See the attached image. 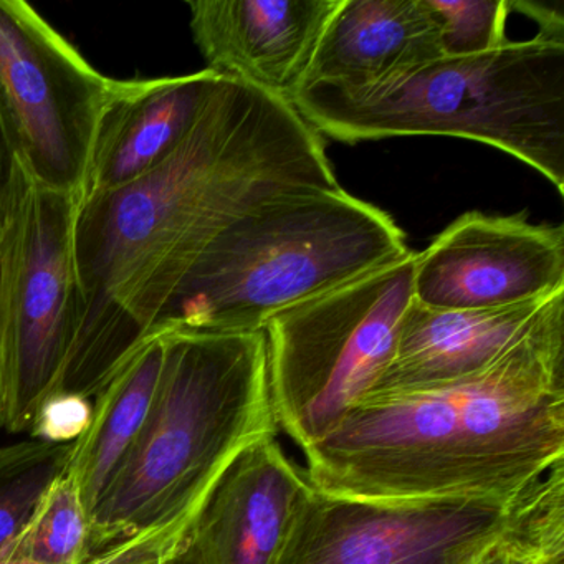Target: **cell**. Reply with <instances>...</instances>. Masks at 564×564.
<instances>
[{
    "label": "cell",
    "mask_w": 564,
    "mask_h": 564,
    "mask_svg": "<svg viewBox=\"0 0 564 564\" xmlns=\"http://www.w3.org/2000/svg\"><path fill=\"white\" fill-rule=\"evenodd\" d=\"M167 564H183V563H181L180 556H177V554H176V556H174L173 560H171L170 563H167Z\"/></svg>",
    "instance_id": "obj_24"
},
{
    "label": "cell",
    "mask_w": 564,
    "mask_h": 564,
    "mask_svg": "<svg viewBox=\"0 0 564 564\" xmlns=\"http://www.w3.org/2000/svg\"><path fill=\"white\" fill-rule=\"evenodd\" d=\"M551 296L484 310L427 308L412 300L394 358L366 395L417 391L478 375L523 338Z\"/></svg>",
    "instance_id": "obj_15"
},
{
    "label": "cell",
    "mask_w": 564,
    "mask_h": 564,
    "mask_svg": "<svg viewBox=\"0 0 564 564\" xmlns=\"http://www.w3.org/2000/svg\"><path fill=\"white\" fill-rule=\"evenodd\" d=\"M163 329L166 349L153 404L90 513L91 560L196 518L237 457L279 432L262 332Z\"/></svg>",
    "instance_id": "obj_3"
},
{
    "label": "cell",
    "mask_w": 564,
    "mask_h": 564,
    "mask_svg": "<svg viewBox=\"0 0 564 564\" xmlns=\"http://www.w3.org/2000/svg\"><path fill=\"white\" fill-rule=\"evenodd\" d=\"M78 200L29 180L0 227V329L9 432L32 431L54 398L77 325Z\"/></svg>",
    "instance_id": "obj_7"
},
{
    "label": "cell",
    "mask_w": 564,
    "mask_h": 564,
    "mask_svg": "<svg viewBox=\"0 0 564 564\" xmlns=\"http://www.w3.org/2000/svg\"><path fill=\"white\" fill-rule=\"evenodd\" d=\"M29 176L22 166L14 134L0 101V227L4 226L11 210L21 199Z\"/></svg>",
    "instance_id": "obj_21"
},
{
    "label": "cell",
    "mask_w": 564,
    "mask_h": 564,
    "mask_svg": "<svg viewBox=\"0 0 564 564\" xmlns=\"http://www.w3.org/2000/svg\"><path fill=\"white\" fill-rule=\"evenodd\" d=\"M6 421V365L4 346H2V329H0V429Z\"/></svg>",
    "instance_id": "obj_23"
},
{
    "label": "cell",
    "mask_w": 564,
    "mask_h": 564,
    "mask_svg": "<svg viewBox=\"0 0 564 564\" xmlns=\"http://www.w3.org/2000/svg\"><path fill=\"white\" fill-rule=\"evenodd\" d=\"M303 455L313 490L329 497H520L564 462V290L484 371L366 395Z\"/></svg>",
    "instance_id": "obj_2"
},
{
    "label": "cell",
    "mask_w": 564,
    "mask_h": 564,
    "mask_svg": "<svg viewBox=\"0 0 564 564\" xmlns=\"http://www.w3.org/2000/svg\"><path fill=\"white\" fill-rule=\"evenodd\" d=\"M444 57L485 54L507 44L508 0H425Z\"/></svg>",
    "instance_id": "obj_19"
},
{
    "label": "cell",
    "mask_w": 564,
    "mask_h": 564,
    "mask_svg": "<svg viewBox=\"0 0 564 564\" xmlns=\"http://www.w3.org/2000/svg\"><path fill=\"white\" fill-rule=\"evenodd\" d=\"M414 262L412 250L263 326L273 415L302 451L326 437L394 358Z\"/></svg>",
    "instance_id": "obj_6"
},
{
    "label": "cell",
    "mask_w": 564,
    "mask_h": 564,
    "mask_svg": "<svg viewBox=\"0 0 564 564\" xmlns=\"http://www.w3.org/2000/svg\"><path fill=\"white\" fill-rule=\"evenodd\" d=\"M166 333L154 328L98 392L87 425L72 441L68 477L91 513L137 442L163 368Z\"/></svg>",
    "instance_id": "obj_16"
},
{
    "label": "cell",
    "mask_w": 564,
    "mask_h": 564,
    "mask_svg": "<svg viewBox=\"0 0 564 564\" xmlns=\"http://www.w3.org/2000/svg\"><path fill=\"white\" fill-rule=\"evenodd\" d=\"M313 487L276 435L227 468L187 530L183 564H273Z\"/></svg>",
    "instance_id": "obj_11"
},
{
    "label": "cell",
    "mask_w": 564,
    "mask_h": 564,
    "mask_svg": "<svg viewBox=\"0 0 564 564\" xmlns=\"http://www.w3.org/2000/svg\"><path fill=\"white\" fill-rule=\"evenodd\" d=\"M207 70L292 104L339 0H191Z\"/></svg>",
    "instance_id": "obj_12"
},
{
    "label": "cell",
    "mask_w": 564,
    "mask_h": 564,
    "mask_svg": "<svg viewBox=\"0 0 564 564\" xmlns=\"http://www.w3.org/2000/svg\"><path fill=\"white\" fill-rule=\"evenodd\" d=\"M0 560L25 564H85L90 556V513L68 475L48 491L24 533Z\"/></svg>",
    "instance_id": "obj_18"
},
{
    "label": "cell",
    "mask_w": 564,
    "mask_h": 564,
    "mask_svg": "<svg viewBox=\"0 0 564 564\" xmlns=\"http://www.w3.org/2000/svg\"><path fill=\"white\" fill-rule=\"evenodd\" d=\"M338 186L322 134L290 101L220 77L161 166L78 206L77 325L54 398H97L207 247L257 204Z\"/></svg>",
    "instance_id": "obj_1"
},
{
    "label": "cell",
    "mask_w": 564,
    "mask_h": 564,
    "mask_svg": "<svg viewBox=\"0 0 564 564\" xmlns=\"http://www.w3.org/2000/svg\"><path fill=\"white\" fill-rule=\"evenodd\" d=\"M72 442L47 438L0 447V553L18 540L51 488L67 475Z\"/></svg>",
    "instance_id": "obj_17"
},
{
    "label": "cell",
    "mask_w": 564,
    "mask_h": 564,
    "mask_svg": "<svg viewBox=\"0 0 564 564\" xmlns=\"http://www.w3.org/2000/svg\"><path fill=\"white\" fill-rule=\"evenodd\" d=\"M564 290V227L527 213H467L415 252L412 300L437 310H484L547 299Z\"/></svg>",
    "instance_id": "obj_10"
},
{
    "label": "cell",
    "mask_w": 564,
    "mask_h": 564,
    "mask_svg": "<svg viewBox=\"0 0 564 564\" xmlns=\"http://www.w3.org/2000/svg\"><path fill=\"white\" fill-rule=\"evenodd\" d=\"M442 57L425 0H339L302 88L371 90Z\"/></svg>",
    "instance_id": "obj_14"
},
{
    "label": "cell",
    "mask_w": 564,
    "mask_h": 564,
    "mask_svg": "<svg viewBox=\"0 0 564 564\" xmlns=\"http://www.w3.org/2000/svg\"><path fill=\"white\" fill-rule=\"evenodd\" d=\"M292 105L341 143L448 137L487 144L564 196V37L538 34L485 54L437 58L371 90L312 85Z\"/></svg>",
    "instance_id": "obj_4"
},
{
    "label": "cell",
    "mask_w": 564,
    "mask_h": 564,
    "mask_svg": "<svg viewBox=\"0 0 564 564\" xmlns=\"http://www.w3.org/2000/svg\"><path fill=\"white\" fill-rule=\"evenodd\" d=\"M518 524L511 536L498 544L480 564H541L544 561L564 557V551H550L546 547H541V544L530 534L521 531Z\"/></svg>",
    "instance_id": "obj_22"
},
{
    "label": "cell",
    "mask_w": 564,
    "mask_h": 564,
    "mask_svg": "<svg viewBox=\"0 0 564 564\" xmlns=\"http://www.w3.org/2000/svg\"><path fill=\"white\" fill-rule=\"evenodd\" d=\"M117 87L31 4L0 0V101L32 183L80 204Z\"/></svg>",
    "instance_id": "obj_8"
},
{
    "label": "cell",
    "mask_w": 564,
    "mask_h": 564,
    "mask_svg": "<svg viewBox=\"0 0 564 564\" xmlns=\"http://www.w3.org/2000/svg\"><path fill=\"white\" fill-rule=\"evenodd\" d=\"M219 80L207 68L118 80L98 127L82 200L128 186L161 166L186 140Z\"/></svg>",
    "instance_id": "obj_13"
},
{
    "label": "cell",
    "mask_w": 564,
    "mask_h": 564,
    "mask_svg": "<svg viewBox=\"0 0 564 564\" xmlns=\"http://www.w3.org/2000/svg\"><path fill=\"white\" fill-rule=\"evenodd\" d=\"M193 520L174 521L160 530L141 534L85 564H167L180 551ZM0 564L25 563L0 560Z\"/></svg>",
    "instance_id": "obj_20"
},
{
    "label": "cell",
    "mask_w": 564,
    "mask_h": 564,
    "mask_svg": "<svg viewBox=\"0 0 564 564\" xmlns=\"http://www.w3.org/2000/svg\"><path fill=\"white\" fill-rule=\"evenodd\" d=\"M528 490L511 500L401 501L313 490L273 564H480L513 533Z\"/></svg>",
    "instance_id": "obj_9"
},
{
    "label": "cell",
    "mask_w": 564,
    "mask_h": 564,
    "mask_svg": "<svg viewBox=\"0 0 564 564\" xmlns=\"http://www.w3.org/2000/svg\"><path fill=\"white\" fill-rule=\"evenodd\" d=\"M411 252L392 217L339 186L279 194L207 247L154 328L262 332L283 310Z\"/></svg>",
    "instance_id": "obj_5"
}]
</instances>
